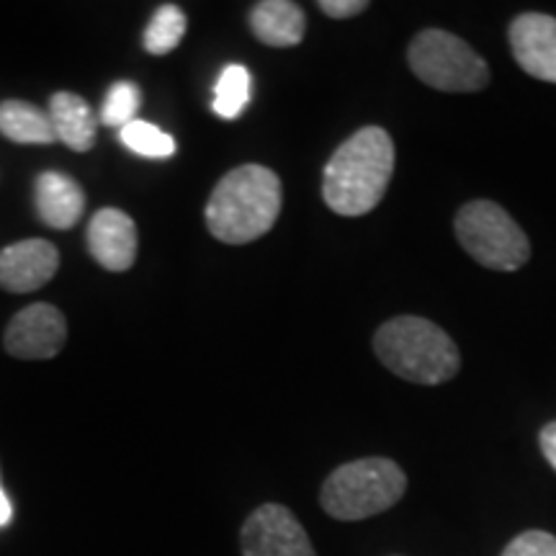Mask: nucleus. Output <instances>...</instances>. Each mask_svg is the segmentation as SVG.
<instances>
[{
    "label": "nucleus",
    "mask_w": 556,
    "mask_h": 556,
    "mask_svg": "<svg viewBox=\"0 0 556 556\" xmlns=\"http://www.w3.org/2000/svg\"><path fill=\"white\" fill-rule=\"evenodd\" d=\"M34 206L47 227L70 229L78 225L86 212V193L75 178L47 170L34 180Z\"/></svg>",
    "instance_id": "nucleus-12"
},
{
    "label": "nucleus",
    "mask_w": 556,
    "mask_h": 556,
    "mask_svg": "<svg viewBox=\"0 0 556 556\" xmlns=\"http://www.w3.org/2000/svg\"><path fill=\"white\" fill-rule=\"evenodd\" d=\"M67 319L52 304H29L5 328L3 345L13 358L47 361L54 358L65 348Z\"/></svg>",
    "instance_id": "nucleus-8"
},
{
    "label": "nucleus",
    "mask_w": 556,
    "mask_h": 556,
    "mask_svg": "<svg viewBox=\"0 0 556 556\" xmlns=\"http://www.w3.org/2000/svg\"><path fill=\"white\" fill-rule=\"evenodd\" d=\"M60 268V253L50 240H21L0 250V289L31 294L52 281Z\"/></svg>",
    "instance_id": "nucleus-10"
},
{
    "label": "nucleus",
    "mask_w": 556,
    "mask_h": 556,
    "mask_svg": "<svg viewBox=\"0 0 556 556\" xmlns=\"http://www.w3.org/2000/svg\"><path fill=\"white\" fill-rule=\"evenodd\" d=\"M507 41L526 75L556 86V16L536 11L520 13L510 21Z\"/></svg>",
    "instance_id": "nucleus-9"
},
{
    "label": "nucleus",
    "mask_w": 556,
    "mask_h": 556,
    "mask_svg": "<svg viewBox=\"0 0 556 556\" xmlns=\"http://www.w3.org/2000/svg\"><path fill=\"white\" fill-rule=\"evenodd\" d=\"M394 142L387 129H358L325 165L323 201L340 217H364L384 199L394 176Z\"/></svg>",
    "instance_id": "nucleus-1"
},
{
    "label": "nucleus",
    "mask_w": 556,
    "mask_h": 556,
    "mask_svg": "<svg viewBox=\"0 0 556 556\" xmlns=\"http://www.w3.org/2000/svg\"><path fill=\"white\" fill-rule=\"evenodd\" d=\"M250 103V70L245 65H227L214 86L212 109L219 119H238Z\"/></svg>",
    "instance_id": "nucleus-17"
},
{
    "label": "nucleus",
    "mask_w": 556,
    "mask_h": 556,
    "mask_svg": "<svg viewBox=\"0 0 556 556\" xmlns=\"http://www.w3.org/2000/svg\"><path fill=\"white\" fill-rule=\"evenodd\" d=\"M283 204L281 178L266 165H240L214 186L206 227L225 245H248L274 229Z\"/></svg>",
    "instance_id": "nucleus-2"
},
{
    "label": "nucleus",
    "mask_w": 556,
    "mask_h": 556,
    "mask_svg": "<svg viewBox=\"0 0 556 556\" xmlns=\"http://www.w3.org/2000/svg\"><path fill=\"white\" fill-rule=\"evenodd\" d=\"M500 556H556V536L548 531H523Z\"/></svg>",
    "instance_id": "nucleus-20"
},
{
    "label": "nucleus",
    "mask_w": 556,
    "mask_h": 556,
    "mask_svg": "<svg viewBox=\"0 0 556 556\" xmlns=\"http://www.w3.org/2000/svg\"><path fill=\"white\" fill-rule=\"evenodd\" d=\"M50 119L54 137L75 152H88L96 144L99 131V116L88 106L86 99L70 90H60L50 99Z\"/></svg>",
    "instance_id": "nucleus-14"
},
{
    "label": "nucleus",
    "mask_w": 556,
    "mask_h": 556,
    "mask_svg": "<svg viewBox=\"0 0 556 556\" xmlns=\"http://www.w3.org/2000/svg\"><path fill=\"white\" fill-rule=\"evenodd\" d=\"M317 9L325 13L328 18L345 21L353 16H361V13L368 11L366 0H319Z\"/></svg>",
    "instance_id": "nucleus-21"
},
{
    "label": "nucleus",
    "mask_w": 556,
    "mask_h": 556,
    "mask_svg": "<svg viewBox=\"0 0 556 556\" xmlns=\"http://www.w3.org/2000/svg\"><path fill=\"white\" fill-rule=\"evenodd\" d=\"M142 106V90L137 88V83L119 80L109 88L106 99L101 106V124L106 127L122 129L137 119V111Z\"/></svg>",
    "instance_id": "nucleus-19"
},
{
    "label": "nucleus",
    "mask_w": 556,
    "mask_h": 556,
    "mask_svg": "<svg viewBox=\"0 0 556 556\" xmlns=\"http://www.w3.org/2000/svg\"><path fill=\"white\" fill-rule=\"evenodd\" d=\"M374 353L394 377L422 387L451 381L462 368L454 338L433 319L402 315L374 332Z\"/></svg>",
    "instance_id": "nucleus-3"
},
{
    "label": "nucleus",
    "mask_w": 556,
    "mask_h": 556,
    "mask_svg": "<svg viewBox=\"0 0 556 556\" xmlns=\"http://www.w3.org/2000/svg\"><path fill=\"white\" fill-rule=\"evenodd\" d=\"M0 486H3V482H0Z\"/></svg>",
    "instance_id": "nucleus-24"
},
{
    "label": "nucleus",
    "mask_w": 556,
    "mask_h": 556,
    "mask_svg": "<svg viewBox=\"0 0 556 556\" xmlns=\"http://www.w3.org/2000/svg\"><path fill=\"white\" fill-rule=\"evenodd\" d=\"M137 225L122 208H101L88 225V250L101 268L129 270L137 261Z\"/></svg>",
    "instance_id": "nucleus-11"
},
{
    "label": "nucleus",
    "mask_w": 556,
    "mask_h": 556,
    "mask_svg": "<svg viewBox=\"0 0 556 556\" xmlns=\"http://www.w3.org/2000/svg\"><path fill=\"white\" fill-rule=\"evenodd\" d=\"M407 477L392 458L368 456L348 462L325 479L319 505L336 520H366L387 513L405 495Z\"/></svg>",
    "instance_id": "nucleus-4"
},
{
    "label": "nucleus",
    "mask_w": 556,
    "mask_h": 556,
    "mask_svg": "<svg viewBox=\"0 0 556 556\" xmlns=\"http://www.w3.org/2000/svg\"><path fill=\"white\" fill-rule=\"evenodd\" d=\"M539 446H541V454H544V458L548 462V467L556 471V420L546 422V426L541 428Z\"/></svg>",
    "instance_id": "nucleus-22"
},
{
    "label": "nucleus",
    "mask_w": 556,
    "mask_h": 556,
    "mask_svg": "<svg viewBox=\"0 0 556 556\" xmlns=\"http://www.w3.org/2000/svg\"><path fill=\"white\" fill-rule=\"evenodd\" d=\"M186 29H189V18L180 5L165 3L152 13L148 29H144L142 45L150 54H170L184 41Z\"/></svg>",
    "instance_id": "nucleus-16"
},
{
    "label": "nucleus",
    "mask_w": 556,
    "mask_h": 556,
    "mask_svg": "<svg viewBox=\"0 0 556 556\" xmlns=\"http://www.w3.org/2000/svg\"><path fill=\"white\" fill-rule=\"evenodd\" d=\"M13 520V505H11V497L5 495V490L0 486V528H5Z\"/></svg>",
    "instance_id": "nucleus-23"
},
{
    "label": "nucleus",
    "mask_w": 556,
    "mask_h": 556,
    "mask_svg": "<svg viewBox=\"0 0 556 556\" xmlns=\"http://www.w3.org/2000/svg\"><path fill=\"white\" fill-rule=\"evenodd\" d=\"M119 142L139 157L168 160L176 155V139L168 131L155 127V124L142 119H135L127 127H122Z\"/></svg>",
    "instance_id": "nucleus-18"
},
{
    "label": "nucleus",
    "mask_w": 556,
    "mask_h": 556,
    "mask_svg": "<svg viewBox=\"0 0 556 556\" xmlns=\"http://www.w3.org/2000/svg\"><path fill=\"white\" fill-rule=\"evenodd\" d=\"M0 135L18 144L58 142L50 111H41L29 101L9 99L0 103Z\"/></svg>",
    "instance_id": "nucleus-15"
},
{
    "label": "nucleus",
    "mask_w": 556,
    "mask_h": 556,
    "mask_svg": "<svg viewBox=\"0 0 556 556\" xmlns=\"http://www.w3.org/2000/svg\"><path fill=\"white\" fill-rule=\"evenodd\" d=\"M240 548L242 556H317L299 518L278 503L250 513L240 531Z\"/></svg>",
    "instance_id": "nucleus-7"
},
{
    "label": "nucleus",
    "mask_w": 556,
    "mask_h": 556,
    "mask_svg": "<svg viewBox=\"0 0 556 556\" xmlns=\"http://www.w3.org/2000/svg\"><path fill=\"white\" fill-rule=\"evenodd\" d=\"M454 229L458 245L479 266L516 274L531 261V240L503 206L490 199H475L456 212Z\"/></svg>",
    "instance_id": "nucleus-5"
},
{
    "label": "nucleus",
    "mask_w": 556,
    "mask_h": 556,
    "mask_svg": "<svg viewBox=\"0 0 556 556\" xmlns=\"http://www.w3.org/2000/svg\"><path fill=\"white\" fill-rule=\"evenodd\" d=\"M407 65L441 93H477L490 86V65L475 47L446 29H422L407 47Z\"/></svg>",
    "instance_id": "nucleus-6"
},
{
    "label": "nucleus",
    "mask_w": 556,
    "mask_h": 556,
    "mask_svg": "<svg viewBox=\"0 0 556 556\" xmlns=\"http://www.w3.org/2000/svg\"><path fill=\"white\" fill-rule=\"evenodd\" d=\"M248 24L253 37L274 50L296 47L307 34V16L294 0H261L250 9Z\"/></svg>",
    "instance_id": "nucleus-13"
}]
</instances>
